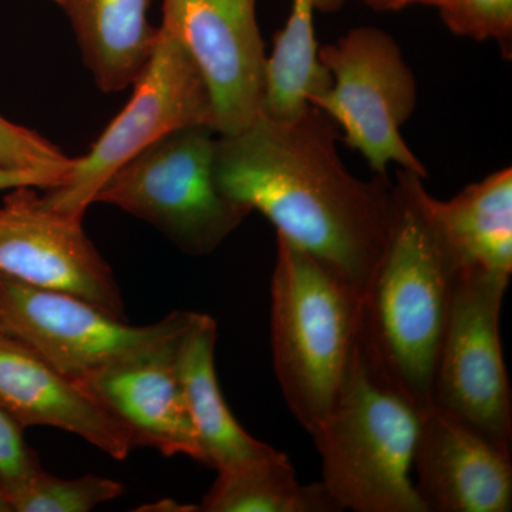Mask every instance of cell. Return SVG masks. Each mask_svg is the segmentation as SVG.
Here are the masks:
<instances>
[{"label":"cell","mask_w":512,"mask_h":512,"mask_svg":"<svg viewBox=\"0 0 512 512\" xmlns=\"http://www.w3.org/2000/svg\"><path fill=\"white\" fill-rule=\"evenodd\" d=\"M184 316L173 312L153 325H128L72 293L0 274V330L77 382L114 357L170 332Z\"/></svg>","instance_id":"cell-9"},{"label":"cell","mask_w":512,"mask_h":512,"mask_svg":"<svg viewBox=\"0 0 512 512\" xmlns=\"http://www.w3.org/2000/svg\"><path fill=\"white\" fill-rule=\"evenodd\" d=\"M419 177L397 171L392 229L363 295L357 345L370 370L420 414L433 406L434 375L456 274L417 200Z\"/></svg>","instance_id":"cell-2"},{"label":"cell","mask_w":512,"mask_h":512,"mask_svg":"<svg viewBox=\"0 0 512 512\" xmlns=\"http://www.w3.org/2000/svg\"><path fill=\"white\" fill-rule=\"evenodd\" d=\"M508 284L510 276L490 272L454 276L433 406L511 453V387L500 338Z\"/></svg>","instance_id":"cell-8"},{"label":"cell","mask_w":512,"mask_h":512,"mask_svg":"<svg viewBox=\"0 0 512 512\" xmlns=\"http://www.w3.org/2000/svg\"><path fill=\"white\" fill-rule=\"evenodd\" d=\"M362 2L377 12H390V10H399L410 5L436 6L440 9L446 0H362Z\"/></svg>","instance_id":"cell-25"},{"label":"cell","mask_w":512,"mask_h":512,"mask_svg":"<svg viewBox=\"0 0 512 512\" xmlns=\"http://www.w3.org/2000/svg\"><path fill=\"white\" fill-rule=\"evenodd\" d=\"M190 316L185 312L170 332L114 357L79 382L126 429L134 446L202 463L177 362Z\"/></svg>","instance_id":"cell-12"},{"label":"cell","mask_w":512,"mask_h":512,"mask_svg":"<svg viewBox=\"0 0 512 512\" xmlns=\"http://www.w3.org/2000/svg\"><path fill=\"white\" fill-rule=\"evenodd\" d=\"M151 0H62L94 83L116 93L136 83L156 49L148 23Z\"/></svg>","instance_id":"cell-17"},{"label":"cell","mask_w":512,"mask_h":512,"mask_svg":"<svg viewBox=\"0 0 512 512\" xmlns=\"http://www.w3.org/2000/svg\"><path fill=\"white\" fill-rule=\"evenodd\" d=\"M315 9L319 12L333 13L345 5L346 0H313Z\"/></svg>","instance_id":"cell-26"},{"label":"cell","mask_w":512,"mask_h":512,"mask_svg":"<svg viewBox=\"0 0 512 512\" xmlns=\"http://www.w3.org/2000/svg\"><path fill=\"white\" fill-rule=\"evenodd\" d=\"M315 3L292 0L285 28L274 37V50L266 59L261 116L285 121L296 119L315 97L328 92L332 76L319 59Z\"/></svg>","instance_id":"cell-19"},{"label":"cell","mask_w":512,"mask_h":512,"mask_svg":"<svg viewBox=\"0 0 512 512\" xmlns=\"http://www.w3.org/2000/svg\"><path fill=\"white\" fill-rule=\"evenodd\" d=\"M134 92L86 156L74 158L62 184L49 188L43 204L83 220L111 175L165 134L188 126L212 127V104L200 70L183 43L163 25ZM214 128V127H212Z\"/></svg>","instance_id":"cell-6"},{"label":"cell","mask_w":512,"mask_h":512,"mask_svg":"<svg viewBox=\"0 0 512 512\" xmlns=\"http://www.w3.org/2000/svg\"><path fill=\"white\" fill-rule=\"evenodd\" d=\"M217 141L205 124L171 131L111 175L94 202L148 222L187 254H211L251 214L218 185Z\"/></svg>","instance_id":"cell-5"},{"label":"cell","mask_w":512,"mask_h":512,"mask_svg":"<svg viewBox=\"0 0 512 512\" xmlns=\"http://www.w3.org/2000/svg\"><path fill=\"white\" fill-rule=\"evenodd\" d=\"M0 407L23 429L55 427L116 460L134 450L126 429L77 380L0 330Z\"/></svg>","instance_id":"cell-14"},{"label":"cell","mask_w":512,"mask_h":512,"mask_svg":"<svg viewBox=\"0 0 512 512\" xmlns=\"http://www.w3.org/2000/svg\"><path fill=\"white\" fill-rule=\"evenodd\" d=\"M119 481L99 476L64 480L43 468L6 497L16 512H87L123 494Z\"/></svg>","instance_id":"cell-20"},{"label":"cell","mask_w":512,"mask_h":512,"mask_svg":"<svg viewBox=\"0 0 512 512\" xmlns=\"http://www.w3.org/2000/svg\"><path fill=\"white\" fill-rule=\"evenodd\" d=\"M64 181L60 175L45 173L39 170H22L0 165V191L18 190V188H49L56 187Z\"/></svg>","instance_id":"cell-24"},{"label":"cell","mask_w":512,"mask_h":512,"mask_svg":"<svg viewBox=\"0 0 512 512\" xmlns=\"http://www.w3.org/2000/svg\"><path fill=\"white\" fill-rule=\"evenodd\" d=\"M319 59L332 84L311 104L342 128L346 144L376 174L387 175V165L396 163L423 180L429 177L400 134L416 109L417 83L396 40L380 29L356 28L319 47Z\"/></svg>","instance_id":"cell-7"},{"label":"cell","mask_w":512,"mask_h":512,"mask_svg":"<svg viewBox=\"0 0 512 512\" xmlns=\"http://www.w3.org/2000/svg\"><path fill=\"white\" fill-rule=\"evenodd\" d=\"M217 335V322L211 316L191 312L178 345L177 362L202 463L224 470L271 456L276 448L248 434L228 409L215 373Z\"/></svg>","instance_id":"cell-16"},{"label":"cell","mask_w":512,"mask_h":512,"mask_svg":"<svg viewBox=\"0 0 512 512\" xmlns=\"http://www.w3.org/2000/svg\"><path fill=\"white\" fill-rule=\"evenodd\" d=\"M416 195L441 254L454 274L483 271L511 276L512 170L495 171L448 201L434 198L417 178Z\"/></svg>","instance_id":"cell-15"},{"label":"cell","mask_w":512,"mask_h":512,"mask_svg":"<svg viewBox=\"0 0 512 512\" xmlns=\"http://www.w3.org/2000/svg\"><path fill=\"white\" fill-rule=\"evenodd\" d=\"M363 296L276 234L271 286L275 375L286 404L312 434L332 409L359 335Z\"/></svg>","instance_id":"cell-3"},{"label":"cell","mask_w":512,"mask_h":512,"mask_svg":"<svg viewBox=\"0 0 512 512\" xmlns=\"http://www.w3.org/2000/svg\"><path fill=\"white\" fill-rule=\"evenodd\" d=\"M73 160L36 131L0 116V165L3 167L45 171L66 178Z\"/></svg>","instance_id":"cell-22"},{"label":"cell","mask_w":512,"mask_h":512,"mask_svg":"<svg viewBox=\"0 0 512 512\" xmlns=\"http://www.w3.org/2000/svg\"><path fill=\"white\" fill-rule=\"evenodd\" d=\"M335 123L309 106L296 119H258L218 136L221 191L259 211L282 235L365 295L386 251L394 215L387 175L355 177L336 148Z\"/></svg>","instance_id":"cell-1"},{"label":"cell","mask_w":512,"mask_h":512,"mask_svg":"<svg viewBox=\"0 0 512 512\" xmlns=\"http://www.w3.org/2000/svg\"><path fill=\"white\" fill-rule=\"evenodd\" d=\"M441 18L451 32L476 40H497L510 50L512 0H446Z\"/></svg>","instance_id":"cell-21"},{"label":"cell","mask_w":512,"mask_h":512,"mask_svg":"<svg viewBox=\"0 0 512 512\" xmlns=\"http://www.w3.org/2000/svg\"><path fill=\"white\" fill-rule=\"evenodd\" d=\"M161 25L197 64L215 133L235 136L251 126L261 113L268 59L256 0H163Z\"/></svg>","instance_id":"cell-10"},{"label":"cell","mask_w":512,"mask_h":512,"mask_svg":"<svg viewBox=\"0 0 512 512\" xmlns=\"http://www.w3.org/2000/svg\"><path fill=\"white\" fill-rule=\"evenodd\" d=\"M10 505L8 501H6L5 495H3L2 491H0V512H9Z\"/></svg>","instance_id":"cell-27"},{"label":"cell","mask_w":512,"mask_h":512,"mask_svg":"<svg viewBox=\"0 0 512 512\" xmlns=\"http://www.w3.org/2000/svg\"><path fill=\"white\" fill-rule=\"evenodd\" d=\"M420 414L370 370L359 345L338 397L311 436L322 483L343 510L427 512L410 470Z\"/></svg>","instance_id":"cell-4"},{"label":"cell","mask_w":512,"mask_h":512,"mask_svg":"<svg viewBox=\"0 0 512 512\" xmlns=\"http://www.w3.org/2000/svg\"><path fill=\"white\" fill-rule=\"evenodd\" d=\"M55 2L57 3V5H60V2H62V0H55Z\"/></svg>","instance_id":"cell-28"},{"label":"cell","mask_w":512,"mask_h":512,"mask_svg":"<svg viewBox=\"0 0 512 512\" xmlns=\"http://www.w3.org/2000/svg\"><path fill=\"white\" fill-rule=\"evenodd\" d=\"M198 511L336 512L342 511L322 481L301 484L281 451L239 466L218 470Z\"/></svg>","instance_id":"cell-18"},{"label":"cell","mask_w":512,"mask_h":512,"mask_svg":"<svg viewBox=\"0 0 512 512\" xmlns=\"http://www.w3.org/2000/svg\"><path fill=\"white\" fill-rule=\"evenodd\" d=\"M40 468L39 458L23 437V427L0 407V491L5 498Z\"/></svg>","instance_id":"cell-23"},{"label":"cell","mask_w":512,"mask_h":512,"mask_svg":"<svg viewBox=\"0 0 512 512\" xmlns=\"http://www.w3.org/2000/svg\"><path fill=\"white\" fill-rule=\"evenodd\" d=\"M0 274L79 296L126 320L119 285L83 229V220L43 204L32 188L0 205Z\"/></svg>","instance_id":"cell-11"},{"label":"cell","mask_w":512,"mask_h":512,"mask_svg":"<svg viewBox=\"0 0 512 512\" xmlns=\"http://www.w3.org/2000/svg\"><path fill=\"white\" fill-rule=\"evenodd\" d=\"M413 466L427 512L511 511V453L437 407L420 413Z\"/></svg>","instance_id":"cell-13"}]
</instances>
